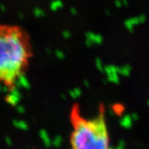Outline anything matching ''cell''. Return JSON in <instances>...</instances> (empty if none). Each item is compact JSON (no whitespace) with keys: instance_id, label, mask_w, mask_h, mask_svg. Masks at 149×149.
<instances>
[{"instance_id":"6da1fadb","label":"cell","mask_w":149,"mask_h":149,"mask_svg":"<svg viewBox=\"0 0 149 149\" xmlns=\"http://www.w3.org/2000/svg\"><path fill=\"white\" fill-rule=\"evenodd\" d=\"M28 34L22 28L0 23V84L13 91L26 75L33 57Z\"/></svg>"},{"instance_id":"7a4b0ae2","label":"cell","mask_w":149,"mask_h":149,"mask_svg":"<svg viewBox=\"0 0 149 149\" xmlns=\"http://www.w3.org/2000/svg\"><path fill=\"white\" fill-rule=\"evenodd\" d=\"M70 132L69 149H111L110 136L105 110L100 106L95 116L84 115L79 104L71 106L69 111Z\"/></svg>"}]
</instances>
